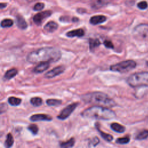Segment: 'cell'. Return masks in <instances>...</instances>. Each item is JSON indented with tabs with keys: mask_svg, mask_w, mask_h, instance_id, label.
<instances>
[{
	"mask_svg": "<svg viewBox=\"0 0 148 148\" xmlns=\"http://www.w3.org/2000/svg\"><path fill=\"white\" fill-rule=\"evenodd\" d=\"M101 45V42L98 39H89V48L92 52H93L95 48L98 47Z\"/></svg>",
	"mask_w": 148,
	"mask_h": 148,
	"instance_id": "obj_20",
	"label": "cell"
},
{
	"mask_svg": "<svg viewBox=\"0 0 148 148\" xmlns=\"http://www.w3.org/2000/svg\"><path fill=\"white\" fill-rule=\"evenodd\" d=\"M111 128L112 129V130L118 133H123L126 130V128L123 126L117 123H112L111 125Z\"/></svg>",
	"mask_w": 148,
	"mask_h": 148,
	"instance_id": "obj_19",
	"label": "cell"
},
{
	"mask_svg": "<svg viewBox=\"0 0 148 148\" xmlns=\"http://www.w3.org/2000/svg\"><path fill=\"white\" fill-rule=\"evenodd\" d=\"M30 119L32 122H39V121H52L53 118L52 116L45 114H35L32 115Z\"/></svg>",
	"mask_w": 148,
	"mask_h": 148,
	"instance_id": "obj_10",
	"label": "cell"
},
{
	"mask_svg": "<svg viewBox=\"0 0 148 148\" xmlns=\"http://www.w3.org/2000/svg\"><path fill=\"white\" fill-rule=\"evenodd\" d=\"M148 138V130H145L140 132L135 137L136 140H143Z\"/></svg>",
	"mask_w": 148,
	"mask_h": 148,
	"instance_id": "obj_26",
	"label": "cell"
},
{
	"mask_svg": "<svg viewBox=\"0 0 148 148\" xmlns=\"http://www.w3.org/2000/svg\"><path fill=\"white\" fill-rule=\"evenodd\" d=\"M46 103L49 106H55L57 107L61 104L62 101L57 99H48L46 100Z\"/></svg>",
	"mask_w": 148,
	"mask_h": 148,
	"instance_id": "obj_23",
	"label": "cell"
},
{
	"mask_svg": "<svg viewBox=\"0 0 148 148\" xmlns=\"http://www.w3.org/2000/svg\"><path fill=\"white\" fill-rule=\"evenodd\" d=\"M7 6V4H5V3H1V8L3 9L4 8H5V7Z\"/></svg>",
	"mask_w": 148,
	"mask_h": 148,
	"instance_id": "obj_36",
	"label": "cell"
},
{
	"mask_svg": "<svg viewBox=\"0 0 148 148\" xmlns=\"http://www.w3.org/2000/svg\"><path fill=\"white\" fill-rule=\"evenodd\" d=\"M16 24L17 26L22 30L26 29L28 26L25 19L20 15H18L16 17Z\"/></svg>",
	"mask_w": 148,
	"mask_h": 148,
	"instance_id": "obj_15",
	"label": "cell"
},
{
	"mask_svg": "<svg viewBox=\"0 0 148 148\" xmlns=\"http://www.w3.org/2000/svg\"><path fill=\"white\" fill-rule=\"evenodd\" d=\"M14 24V22L11 19H4L1 22V27L3 28H7V27H12Z\"/></svg>",
	"mask_w": 148,
	"mask_h": 148,
	"instance_id": "obj_27",
	"label": "cell"
},
{
	"mask_svg": "<svg viewBox=\"0 0 148 148\" xmlns=\"http://www.w3.org/2000/svg\"><path fill=\"white\" fill-rule=\"evenodd\" d=\"M65 71V67L63 65L58 66L56 68H54L53 69L48 71L45 74V77L48 79H51L57 77L61 73H63Z\"/></svg>",
	"mask_w": 148,
	"mask_h": 148,
	"instance_id": "obj_8",
	"label": "cell"
},
{
	"mask_svg": "<svg viewBox=\"0 0 148 148\" xmlns=\"http://www.w3.org/2000/svg\"><path fill=\"white\" fill-rule=\"evenodd\" d=\"M108 2V0H93L92 3V5L93 8L97 9L104 7Z\"/></svg>",
	"mask_w": 148,
	"mask_h": 148,
	"instance_id": "obj_18",
	"label": "cell"
},
{
	"mask_svg": "<svg viewBox=\"0 0 148 148\" xmlns=\"http://www.w3.org/2000/svg\"><path fill=\"white\" fill-rule=\"evenodd\" d=\"M72 21L73 22H78V21H79V19H78V18H73V19H72Z\"/></svg>",
	"mask_w": 148,
	"mask_h": 148,
	"instance_id": "obj_35",
	"label": "cell"
},
{
	"mask_svg": "<svg viewBox=\"0 0 148 148\" xmlns=\"http://www.w3.org/2000/svg\"><path fill=\"white\" fill-rule=\"evenodd\" d=\"M78 105H79L78 103H75L68 105L65 108H64L61 111L60 115L57 116V118L61 120H65L71 115V113L74 111V110L76 109V108L78 107Z\"/></svg>",
	"mask_w": 148,
	"mask_h": 148,
	"instance_id": "obj_7",
	"label": "cell"
},
{
	"mask_svg": "<svg viewBox=\"0 0 148 148\" xmlns=\"http://www.w3.org/2000/svg\"><path fill=\"white\" fill-rule=\"evenodd\" d=\"M107 20V18L105 16L98 15L94 16L90 18V23L93 25H97L101 24Z\"/></svg>",
	"mask_w": 148,
	"mask_h": 148,
	"instance_id": "obj_12",
	"label": "cell"
},
{
	"mask_svg": "<svg viewBox=\"0 0 148 148\" xmlns=\"http://www.w3.org/2000/svg\"><path fill=\"white\" fill-rule=\"evenodd\" d=\"M130 141V139L129 136H125L123 138H117L116 141V143L117 144L124 145V144H127Z\"/></svg>",
	"mask_w": 148,
	"mask_h": 148,
	"instance_id": "obj_28",
	"label": "cell"
},
{
	"mask_svg": "<svg viewBox=\"0 0 148 148\" xmlns=\"http://www.w3.org/2000/svg\"><path fill=\"white\" fill-rule=\"evenodd\" d=\"M138 8H139L140 10H144L145 9H146L148 7V4L146 2V1H142V2H140L137 5Z\"/></svg>",
	"mask_w": 148,
	"mask_h": 148,
	"instance_id": "obj_30",
	"label": "cell"
},
{
	"mask_svg": "<svg viewBox=\"0 0 148 148\" xmlns=\"http://www.w3.org/2000/svg\"><path fill=\"white\" fill-rule=\"evenodd\" d=\"M52 15V12L50 11H44L39 14H37L34 16L33 18L34 22L37 25H40L44 19H45L47 18H49Z\"/></svg>",
	"mask_w": 148,
	"mask_h": 148,
	"instance_id": "obj_9",
	"label": "cell"
},
{
	"mask_svg": "<svg viewBox=\"0 0 148 148\" xmlns=\"http://www.w3.org/2000/svg\"><path fill=\"white\" fill-rule=\"evenodd\" d=\"M61 57V51L53 47L42 48L29 53L27 57L28 62L35 64L39 62L48 61L55 62Z\"/></svg>",
	"mask_w": 148,
	"mask_h": 148,
	"instance_id": "obj_1",
	"label": "cell"
},
{
	"mask_svg": "<svg viewBox=\"0 0 148 148\" xmlns=\"http://www.w3.org/2000/svg\"><path fill=\"white\" fill-rule=\"evenodd\" d=\"M134 35L138 39L145 40L148 39V24H142L136 26L133 31Z\"/></svg>",
	"mask_w": 148,
	"mask_h": 148,
	"instance_id": "obj_6",
	"label": "cell"
},
{
	"mask_svg": "<svg viewBox=\"0 0 148 148\" xmlns=\"http://www.w3.org/2000/svg\"><path fill=\"white\" fill-rule=\"evenodd\" d=\"M146 65L148 66V61H146Z\"/></svg>",
	"mask_w": 148,
	"mask_h": 148,
	"instance_id": "obj_38",
	"label": "cell"
},
{
	"mask_svg": "<svg viewBox=\"0 0 148 148\" xmlns=\"http://www.w3.org/2000/svg\"><path fill=\"white\" fill-rule=\"evenodd\" d=\"M27 1H28L29 3H31V2H33V1H37V0H27Z\"/></svg>",
	"mask_w": 148,
	"mask_h": 148,
	"instance_id": "obj_37",
	"label": "cell"
},
{
	"mask_svg": "<svg viewBox=\"0 0 148 148\" xmlns=\"http://www.w3.org/2000/svg\"><path fill=\"white\" fill-rule=\"evenodd\" d=\"M104 46L108 49H113L114 48V45L112 41L109 40H105L104 42Z\"/></svg>",
	"mask_w": 148,
	"mask_h": 148,
	"instance_id": "obj_32",
	"label": "cell"
},
{
	"mask_svg": "<svg viewBox=\"0 0 148 148\" xmlns=\"http://www.w3.org/2000/svg\"><path fill=\"white\" fill-rule=\"evenodd\" d=\"M81 115L86 119L103 120H109L116 117V114L113 111L103 106H94L88 108L82 112Z\"/></svg>",
	"mask_w": 148,
	"mask_h": 148,
	"instance_id": "obj_2",
	"label": "cell"
},
{
	"mask_svg": "<svg viewBox=\"0 0 148 148\" xmlns=\"http://www.w3.org/2000/svg\"><path fill=\"white\" fill-rule=\"evenodd\" d=\"M8 103L12 106H18L21 104L22 100L19 98H16L15 97H11L8 100Z\"/></svg>",
	"mask_w": 148,
	"mask_h": 148,
	"instance_id": "obj_22",
	"label": "cell"
},
{
	"mask_svg": "<svg viewBox=\"0 0 148 148\" xmlns=\"http://www.w3.org/2000/svg\"><path fill=\"white\" fill-rule=\"evenodd\" d=\"M14 142V140L12 134L10 133L8 134L7 136L6 141L5 142V146L6 147H11L12 146Z\"/></svg>",
	"mask_w": 148,
	"mask_h": 148,
	"instance_id": "obj_24",
	"label": "cell"
},
{
	"mask_svg": "<svg viewBox=\"0 0 148 148\" xmlns=\"http://www.w3.org/2000/svg\"><path fill=\"white\" fill-rule=\"evenodd\" d=\"M49 66H50V62H48V61L41 62L40 64H39L34 68L33 71L36 73H40L44 72L46 69H48Z\"/></svg>",
	"mask_w": 148,
	"mask_h": 148,
	"instance_id": "obj_11",
	"label": "cell"
},
{
	"mask_svg": "<svg viewBox=\"0 0 148 148\" xmlns=\"http://www.w3.org/2000/svg\"><path fill=\"white\" fill-rule=\"evenodd\" d=\"M18 72V70L15 68L10 69L7 71V72L5 73V75L4 77V79L5 80H10L17 75Z\"/></svg>",
	"mask_w": 148,
	"mask_h": 148,
	"instance_id": "obj_17",
	"label": "cell"
},
{
	"mask_svg": "<svg viewBox=\"0 0 148 148\" xmlns=\"http://www.w3.org/2000/svg\"><path fill=\"white\" fill-rule=\"evenodd\" d=\"M57 28L58 24L54 22H49L44 26V30L48 33H53Z\"/></svg>",
	"mask_w": 148,
	"mask_h": 148,
	"instance_id": "obj_16",
	"label": "cell"
},
{
	"mask_svg": "<svg viewBox=\"0 0 148 148\" xmlns=\"http://www.w3.org/2000/svg\"><path fill=\"white\" fill-rule=\"evenodd\" d=\"M27 129L33 134L36 135L38 132V127L36 124H30Z\"/></svg>",
	"mask_w": 148,
	"mask_h": 148,
	"instance_id": "obj_29",
	"label": "cell"
},
{
	"mask_svg": "<svg viewBox=\"0 0 148 148\" xmlns=\"http://www.w3.org/2000/svg\"><path fill=\"white\" fill-rule=\"evenodd\" d=\"M136 66V63L135 61L133 60H126L111 65L110 67V70L113 72L125 73L135 68Z\"/></svg>",
	"mask_w": 148,
	"mask_h": 148,
	"instance_id": "obj_5",
	"label": "cell"
},
{
	"mask_svg": "<svg viewBox=\"0 0 148 148\" xmlns=\"http://www.w3.org/2000/svg\"><path fill=\"white\" fill-rule=\"evenodd\" d=\"M128 85L132 88L148 87V72H141L132 74L127 79Z\"/></svg>",
	"mask_w": 148,
	"mask_h": 148,
	"instance_id": "obj_4",
	"label": "cell"
},
{
	"mask_svg": "<svg viewBox=\"0 0 148 148\" xmlns=\"http://www.w3.org/2000/svg\"><path fill=\"white\" fill-rule=\"evenodd\" d=\"M75 143V138H72L69 140L67 141V142H61L60 143V146L61 147H72L74 146Z\"/></svg>",
	"mask_w": 148,
	"mask_h": 148,
	"instance_id": "obj_21",
	"label": "cell"
},
{
	"mask_svg": "<svg viewBox=\"0 0 148 148\" xmlns=\"http://www.w3.org/2000/svg\"><path fill=\"white\" fill-rule=\"evenodd\" d=\"M95 126L97 128V130L98 131V132L100 133L101 136L107 142H111L112 141L113 139V137L112 135H110V134H106L105 132H104L103 131H102L100 128V126H99V123H96L95 124Z\"/></svg>",
	"mask_w": 148,
	"mask_h": 148,
	"instance_id": "obj_14",
	"label": "cell"
},
{
	"mask_svg": "<svg viewBox=\"0 0 148 148\" xmlns=\"http://www.w3.org/2000/svg\"><path fill=\"white\" fill-rule=\"evenodd\" d=\"M8 109V106L6 104H1V105H0V111H1V113H3L7 111V110Z\"/></svg>",
	"mask_w": 148,
	"mask_h": 148,
	"instance_id": "obj_33",
	"label": "cell"
},
{
	"mask_svg": "<svg viewBox=\"0 0 148 148\" xmlns=\"http://www.w3.org/2000/svg\"><path fill=\"white\" fill-rule=\"evenodd\" d=\"M81 99L86 104L111 108L116 105V103L108 95L101 92H93L81 96Z\"/></svg>",
	"mask_w": 148,
	"mask_h": 148,
	"instance_id": "obj_3",
	"label": "cell"
},
{
	"mask_svg": "<svg viewBox=\"0 0 148 148\" xmlns=\"http://www.w3.org/2000/svg\"><path fill=\"white\" fill-rule=\"evenodd\" d=\"M30 103L34 107H39L42 104V100L40 97H33L31 98Z\"/></svg>",
	"mask_w": 148,
	"mask_h": 148,
	"instance_id": "obj_25",
	"label": "cell"
},
{
	"mask_svg": "<svg viewBox=\"0 0 148 148\" xmlns=\"http://www.w3.org/2000/svg\"><path fill=\"white\" fill-rule=\"evenodd\" d=\"M100 142V140L97 137H94L92 141L90 142V144L92 145V146H96L97 145H98Z\"/></svg>",
	"mask_w": 148,
	"mask_h": 148,
	"instance_id": "obj_34",
	"label": "cell"
},
{
	"mask_svg": "<svg viewBox=\"0 0 148 148\" xmlns=\"http://www.w3.org/2000/svg\"><path fill=\"white\" fill-rule=\"evenodd\" d=\"M44 7H45L44 4H43V3H37L34 7V10L35 11H41L42 10H43Z\"/></svg>",
	"mask_w": 148,
	"mask_h": 148,
	"instance_id": "obj_31",
	"label": "cell"
},
{
	"mask_svg": "<svg viewBox=\"0 0 148 148\" xmlns=\"http://www.w3.org/2000/svg\"><path fill=\"white\" fill-rule=\"evenodd\" d=\"M84 35H85V31L82 29L69 31L66 34V35L68 37H69V38H73L75 37H77L80 38V37H83Z\"/></svg>",
	"mask_w": 148,
	"mask_h": 148,
	"instance_id": "obj_13",
	"label": "cell"
}]
</instances>
